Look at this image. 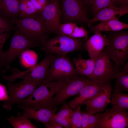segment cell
Wrapping results in <instances>:
<instances>
[{"instance_id":"74e56055","label":"cell","mask_w":128,"mask_h":128,"mask_svg":"<svg viewBox=\"0 0 128 128\" xmlns=\"http://www.w3.org/2000/svg\"><path fill=\"white\" fill-rule=\"evenodd\" d=\"M128 0H113V5L115 6L117 5L121 7L128 6Z\"/></svg>"},{"instance_id":"ac0fdd59","label":"cell","mask_w":128,"mask_h":128,"mask_svg":"<svg viewBox=\"0 0 128 128\" xmlns=\"http://www.w3.org/2000/svg\"><path fill=\"white\" fill-rule=\"evenodd\" d=\"M20 0H0V13L12 21L18 17Z\"/></svg>"},{"instance_id":"e0dca14e","label":"cell","mask_w":128,"mask_h":128,"mask_svg":"<svg viewBox=\"0 0 128 128\" xmlns=\"http://www.w3.org/2000/svg\"><path fill=\"white\" fill-rule=\"evenodd\" d=\"M87 40L84 46L90 59L95 60L102 51L108 41L107 36L103 35L101 32H95Z\"/></svg>"},{"instance_id":"7a4b0ae2","label":"cell","mask_w":128,"mask_h":128,"mask_svg":"<svg viewBox=\"0 0 128 128\" xmlns=\"http://www.w3.org/2000/svg\"><path fill=\"white\" fill-rule=\"evenodd\" d=\"M42 13L30 17L18 18L12 21L23 33L32 40L41 44L49 38Z\"/></svg>"},{"instance_id":"d6a6232c","label":"cell","mask_w":128,"mask_h":128,"mask_svg":"<svg viewBox=\"0 0 128 128\" xmlns=\"http://www.w3.org/2000/svg\"><path fill=\"white\" fill-rule=\"evenodd\" d=\"M52 119L55 121L65 128H70L71 127V118L60 117L57 116L55 114L53 116Z\"/></svg>"},{"instance_id":"4316f807","label":"cell","mask_w":128,"mask_h":128,"mask_svg":"<svg viewBox=\"0 0 128 128\" xmlns=\"http://www.w3.org/2000/svg\"><path fill=\"white\" fill-rule=\"evenodd\" d=\"M77 26L76 23L73 22L60 24L58 28L57 34L68 36L72 33Z\"/></svg>"},{"instance_id":"cb8c5ba5","label":"cell","mask_w":128,"mask_h":128,"mask_svg":"<svg viewBox=\"0 0 128 128\" xmlns=\"http://www.w3.org/2000/svg\"><path fill=\"white\" fill-rule=\"evenodd\" d=\"M7 119L14 128H36V127L31 122L29 119L23 114L19 117L14 116L6 118Z\"/></svg>"},{"instance_id":"9a60e30c","label":"cell","mask_w":128,"mask_h":128,"mask_svg":"<svg viewBox=\"0 0 128 128\" xmlns=\"http://www.w3.org/2000/svg\"><path fill=\"white\" fill-rule=\"evenodd\" d=\"M128 12V6L117 7L111 5L99 12L92 19H88L86 23L90 26L92 23L98 21H103L112 19L118 20L120 17Z\"/></svg>"},{"instance_id":"5b68a950","label":"cell","mask_w":128,"mask_h":128,"mask_svg":"<svg viewBox=\"0 0 128 128\" xmlns=\"http://www.w3.org/2000/svg\"><path fill=\"white\" fill-rule=\"evenodd\" d=\"M119 70L115 68L108 55L103 49L95 60L93 73L87 78L101 86H105L111 84Z\"/></svg>"},{"instance_id":"4fadbf2b","label":"cell","mask_w":128,"mask_h":128,"mask_svg":"<svg viewBox=\"0 0 128 128\" xmlns=\"http://www.w3.org/2000/svg\"><path fill=\"white\" fill-rule=\"evenodd\" d=\"M113 90L111 84L106 85L98 95L84 102L83 105H86V108L84 111L92 114L103 112L107 106L111 103V94Z\"/></svg>"},{"instance_id":"7c38bea8","label":"cell","mask_w":128,"mask_h":128,"mask_svg":"<svg viewBox=\"0 0 128 128\" xmlns=\"http://www.w3.org/2000/svg\"><path fill=\"white\" fill-rule=\"evenodd\" d=\"M42 14L47 31L57 34L62 15L60 0H51L43 9Z\"/></svg>"},{"instance_id":"277c9868","label":"cell","mask_w":128,"mask_h":128,"mask_svg":"<svg viewBox=\"0 0 128 128\" xmlns=\"http://www.w3.org/2000/svg\"><path fill=\"white\" fill-rule=\"evenodd\" d=\"M107 36L108 41L104 50L119 70L128 58V33H117Z\"/></svg>"},{"instance_id":"2e32d148","label":"cell","mask_w":128,"mask_h":128,"mask_svg":"<svg viewBox=\"0 0 128 128\" xmlns=\"http://www.w3.org/2000/svg\"><path fill=\"white\" fill-rule=\"evenodd\" d=\"M24 110L23 114L27 118L33 119L43 124L45 126L51 120L57 109L46 108H36L28 106L18 105Z\"/></svg>"},{"instance_id":"30bf717a","label":"cell","mask_w":128,"mask_h":128,"mask_svg":"<svg viewBox=\"0 0 128 128\" xmlns=\"http://www.w3.org/2000/svg\"><path fill=\"white\" fill-rule=\"evenodd\" d=\"M98 122L95 128H128V112L127 110L113 106L102 113L95 114Z\"/></svg>"},{"instance_id":"44dd1931","label":"cell","mask_w":128,"mask_h":128,"mask_svg":"<svg viewBox=\"0 0 128 128\" xmlns=\"http://www.w3.org/2000/svg\"><path fill=\"white\" fill-rule=\"evenodd\" d=\"M111 103L113 106L117 107L127 110L128 109V94L114 89L111 93Z\"/></svg>"},{"instance_id":"ffe728a7","label":"cell","mask_w":128,"mask_h":128,"mask_svg":"<svg viewBox=\"0 0 128 128\" xmlns=\"http://www.w3.org/2000/svg\"><path fill=\"white\" fill-rule=\"evenodd\" d=\"M128 25L118 20L112 19L101 21L93 27L91 31L93 32L102 31H118L128 28Z\"/></svg>"},{"instance_id":"3957f363","label":"cell","mask_w":128,"mask_h":128,"mask_svg":"<svg viewBox=\"0 0 128 128\" xmlns=\"http://www.w3.org/2000/svg\"><path fill=\"white\" fill-rule=\"evenodd\" d=\"M14 30L9 47L4 52L0 69L4 66L6 69H9L11 63L24 51L33 47H40L41 44L31 39L16 26Z\"/></svg>"},{"instance_id":"603a6c76","label":"cell","mask_w":128,"mask_h":128,"mask_svg":"<svg viewBox=\"0 0 128 128\" xmlns=\"http://www.w3.org/2000/svg\"><path fill=\"white\" fill-rule=\"evenodd\" d=\"M38 13L29 0H20L18 18L30 17Z\"/></svg>"},{"instance_id":"ba28073f","label":"cell","mask_w":128,"mask_h":128,"mask_svg":"<svg viewBox=\"0 0 128 128\" xmlns=\"http://www.w3.org/2000/svg\"><path fill=\"white\" fill-rule=\"evenodd\" d=\"M43 81L25 79L17 83L9 82L8 86L10 96L7 100L3 101V107L9 111L14 104L20 105L24 99L31 94Z\"/></svg>"},{"instance_id":"7402d4cb","label":"cell","mask_w":128,"mask_h":128,"mask_svg":"<svg viewBox=\"0 0 128 128\" xmlns=\"http://www.w3.org/2000/svg\"><path fill=\"white\" fill-rule=\"evenodd\" d=\"M19 56L20 64L24 67L28 69L35 65L37 59L36 53L29 49L24 51Z\"/></svg>"},{"instance_id":"52a82bcc","label":"cell","mask_w":128,"mask_h":128,"mask_svg":"<svg viewBox=\"0 0 128 128\" xmlns=\"http://www.w3.org/2000/svg\"><path fill=\"white\" fill-rule=\"evenodd\" d=\"M56 81H43L31 94L24 99L19 105L54 109L51 101L55 93Z\"/></svg>"},{"instance_id":"5bb4252c","label":"cell","mask_w":128,"mask_h":128,"mask_svg":"<svg viewBox=\"0 0 128 128\" xmlns=\"http://www.w3.org/2000/svg\"><path fill=\"white\" fill-rule=\"evenodd\" d=\"M104 87L96 83L88 84L82 88L76 97L69 101L68 104L71 108L74 109L78 106L83 105L85 102L98 95Z\"/></svg>"},{"instance_id":"836d02e7","label":"cell","mask_w":128,"mask_h":128,"mask_svg":"<svg viewBox=\"0 0 128 128\" xmlns=\"http://www.w3.org/2000/svg\"><path fill=\"white\" fill-rule=\"evenodd\" d=\"M82 120L81 128H89L90 114L87 111L81 110Z\"/></svg>"},{"instance_id":"8992f818","label":"cell","mask_w":128,"mask_h":128,"mask_svg":"<svg viewBox=\"0 0 128 128\" xmlns=\"http://www.w3.org/2000/svg\"><path fill=\"white\" fill-rule=\"evenodd\" d=\"M82 46V41L78 38L57 34L44 41L41 44L40 47L46 55H66L69 53L81 50Z\"/></svg>"},{"instance_id":"ab89813d","label":"cell","mask_w":128,"mask_h":128,"mask_svg":"<svg viewBox=\"0 0 128 128\" xmlns=\"http://www.w3.org/2000/svg\"><path fill=\"white\" fill-rule=\"evenodd\" d=\"M87 5L90 6L93 3V0H84Z\"/></svg>"},{"instance_id":"6da1fadb","label":"cell","mask_w":128,"mask_h":128,"mask_svg":"<svg viewBox=\"0 0 128 128\" xmlns=\"http://www.w3.org/2000/svg\"><path fill=\"white\" fill-rule=\"evenodd\" d=\"M96 83L84 76L79 75L73 78L57 80L55 93L51 101L53 109L65 103L69 98L74 96L85 86Z\"/></svg>"},{"instance_id":"4dcf8cb0","label":"cell","mask_w":128,"mask_h":128,"mask_svg":"<svg viewBox=\"0 0 128 128\" xmlns=\"http://www.w3.org/2000/svg\"><path fill=\"white\" fill-rule=\"evenodd\" d=\"M88 32L82 27L76 26L72 33L68 36L73 38L84 37L88 38Z\"/></svg>"},{"instance_id":"d590c367","label":"cell","mask_w":128,"mask_h":128,"mask_svg":"<svg viewBox=\"0 0 128 128\" xmlns=\"http://www.w3.org/2000/svg\"><path fill=\"white\" fill-rule=\"evenodd\" d=\"M63 127V126L52 119L49 123L45 126V128H62Z\"/></svg>"},{"instance_id":"8fae6325","label":"cell","mask_w":128,"mask_h":128,"mask_svg":"<svg viewBox=\"0 0 128 128\" xmlns=\"http://www.w3.org/2000/svg\"><path fill=\"white\" fill-rule=\"evenodd\" d=\"M63 23L74 21L86 23L88 19L84 0H60Z\"/></svg>"},{"instance_id":"f546056e","label":"cell","mask_w":128,"mask_h":128,"mask_svg":"<svg viewBox=\"0 0 128 128\" xmlns=\"http://www.w3.org/2000/svg\"><path fill=\"white\" fill-rule=\"evenodd\" d=\"M73 113V111L68 104L65 103L62 105L60 110L55 114L60 117L71 119Z\"/></svg>"},{"instance_id":"484cf974","label":"cell","mask_w":128,"mask_h":128,"mask_svg":"<svg viewBox=\"0 0 128 128\" xmlns=\"http://www.w3.org/2000/svg\"><path fill=\"white\" fill-rule=\"evenodd\" d=\"M81 106H78L73 110V113L71 118V127L72 128H81L82 114Z\"/></svg>"},{"instance_id":"9c48e42d","label":"cell","mask_w":128,"mask_h":128,"mask_svg":"<svg viewBox=\"0 0 128 128\" xmlns=\"http://www.w3.org/2000/svg\"><path fill=\"white\" fill-rule=\"evenodd\" d=\"M66 55L55 54L44 82H48L79 75Z\"/></svg>"},{"instance_id":"83f0119b","label":"cell","mask_w":128,"mask_h":128,"mask_svg":"<svg viewBox=\"0 0 128 128\" xmlns=\"http://www.w3.org/2000/svg\"><path fill=\"white\" fill-rule=\"evenodd\" d=\"M12 22L0 13V33L10 32L14 30L15 26Z\"/></svg>"},{"instance_id":"f35d334b","label":"cell","mask_w":128,"mask_h":128,"mask_svg":"<svg viewBox=\"0 0 128 128\" xmlns=\"http://www.w3.org/2000/svg\"><path fill=\"white\" fill-rule=\"evenodd\" d=\"M122 68L121 69L120 71L122 72L128 73V61L127 60L126 63L124 64L122 67Z\"/></svg>"},{"instance_id":"d6986e66","label":"cell","mask_w":128,"mask_h":128,"mask_svg":"<svg viewBox=\"0 0 128 128\" xmlns=\"http://www.w3.org/2000/svg\"><path fill=\"white\" fill-rule=\"evenodd\" d=\"M73 60L77 72L80 75L86 76L87 78L93 73L95 64L94 60L85 59L81 55H79L73 58Z\"/></svg>"},{"instance_id":"f1b7e54d","label":"cell","mask_w":128,"mask_h":128,"mask_svg":"<svg viewBox=\"0 0 128 128\" xmlns=\"http://www.w3.org/2000/svg\"><path fill=\"white\" fill-rule=\"evenodd\" d=\"M113 0H93L92 5V10L96 14L103 9L113 5Z\"/></svg>"},{"instance_id":"60d3db41","label":"cell","mask_w":128,"mask_h":128,"mask_svg":"<svg viewBox=\"0 0 128 128\" xmlns=\"http://www.w3.org/2000/svg\"><path fill=\"white\" fill-rule=\"evenodd\" d=\"M50 0V1H51V0Z\"/></svg>"},{"instance_id":"e575fe53","label":"cell","mask_w":128,"mask_h":128,"mask_svg":"<svg viewBox=\"0 0 128 128\" xmlns=\"http://www.w3.org/2000/svg\"><path fill=\"white\" fill-rule=\"evenodd\" d=\"M9 97L6 87L0 83V101L6 100Z\"/></svg>"},{"instance_id":"d4e9b609","label":"cell","mask_w":128,"mask_h":128,"mask_svg":"<svg viewBox=\"0 0 128 128\" xmlns=\"http://www.w3.org/2000/svg\"><path fill=\"white\" fill-rule=\"evenodd\" d=\"M115 78L116 82L114 89L122 91L128 92V73L119 70L116 74Z\"/></svg>"},{"instance_id":"8d00e7d4","label":"cell","mask_w":128,"mask_h":128,"mask_svg":"<svg viewBox=\"0 0 128 128\" xmlns=\"http://www.w3.org/2000/svg\"><path fill=\"white\" fill-rule=\"evenodd\" d=\"M39 13H42L44 8L38 3L37 0H29Z\"/></svg>"},{"instance_id":"1f68e13d","label":"cell","mask_w":128,"mask_h":128,"mask_svg":"<svg viewBox=\"0 0 128 128\" xmlns=\"http://www.w3.org/2000/svg\"><path fill=\"white\" fill-rule=\"evenodd\" d=\"M10 32L0 33V67L2 62L4 52L2 51L3 46L10 35Z\"/></svg>"}]
</instances>
